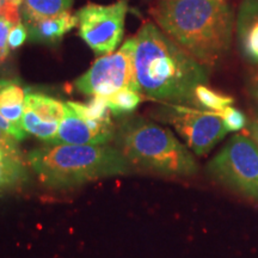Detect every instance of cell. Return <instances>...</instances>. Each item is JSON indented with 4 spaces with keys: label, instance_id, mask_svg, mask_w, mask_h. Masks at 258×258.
<instances>
[{
    "label": "cell",
    "instance_id": "obj_1",
    "mask_svg": "<svg viewBox=\"0 0 258 258\" xmlns=\"http://www.w3.org/2000/svg\"><path fill=\"white\" fill-rule=\"evenodd\" d=\"M134 37L135 74L143 96L163 104L195 106V89L208 83L206 67L153 22H145Z\"/></svg>",
    "mask_w": 258,
    "mask_h": 258
},
{
    "label": "cell",
    "instance_id": "obj_2",
    "mask_svg": "<svg viewBox=\"0 0 258 258\" xmlns=\"http://www.w3.org/2000/svg\"><path fill=\"white\" fill-rule=\"evenodd\" d=\"M150 14L202 66H214L230 50L235 22L225 0H156Z\"/></svg>",
    "mask_w": 258,
    "mask_h": 258
},
{
    "label": "cell",
    "instance_id": "obj_3",
    "mask_svg": "<svg viewBox=\"0 0 258 258\" xmlns=\"http://www.w3.org/2000/svg\"><path fill=\"white\" fill-rule=\"evenodd\" d=\"M28 164L44 185L70 189L93 180L132 172L128 160L115 146L50 145L34 148Z\"/></svg>",
    "mask_w": 258,
    "mask_h": 258
},
{
    "label": "cell",
    "instance_id": "obj_4",
    "mask_svg": "<svg viewBox=\"0 0 258 258\" xmlns=\"http://www.w3.org/2000/svg\"><path fill=\"white\" fill-rule=\"evenodd\" d=\"M115 147L132 166L170 177L198 172L195 158L170 129L143 116H127L115 132Z\"/></svg>",
    "mask_w": 258,
    "mask_h": 258
},
{
    "label": "cell",
    "instance_id": "obj_5",
    "mask_svg": "<svg viewBox=\"0 0 258 258\" xmlns=\"http://www.w3.org/2000/svg\"><path fill=\"white\" fill-rule=\"evenodd\" d=\"M207 172L222 184L258 199V147L246 134H235L209 161Z\"/></svg>",
    "mask_w": 258,
    "mask_h": 258
},
{
    "label": "cell",
    "instance_id": "obj_6",
    "mask_svg": "<svg viewBox=\"0 0 258 258\" xmlns=\"http://www.w3.org/2000/svg\"><path fill=\"white\" fill-rule=\"evenodd\" d=\"M135 37L128 38L116 53L101 56L74 82L80 93L109 97L118 90L131 88L140 92L135 74Z\"/></svg>",
    "mask_w": 258,
    "mask_h": 258
},
{
    "label": "cell",
    "instance_id": "obj_7",
    "mask_svg": "<svg viewBox=\"0 0 258 258\" xmlns=\"http://www.w3.org/2000/svg\"><path fill=\"white\" fill-rule=\"evenodd\" d=\"M152 116L172 125L186 146L198 156L207 154L228 133L217 112L192 106L163 104Z\"/></svg>",
    "mask_w": 258,
    "mask_h": 258
},
{
    "label": "cell",
    "instance_id": "obj_8",
    "mask_svg": "<svg viewBox=\"0 0 258 258\" xmlns=\"http://www.w3.org/2000/svg\"><path fill=\"white\" fill-rule=\"evenodd\" d=\"M127 11V0H118L110 5L90 3L76 12L79 36L96 55H109L120 46Z\"/></svg>",
    "mask_w": 258,
    "mask_h": 258
},
{
    "label": "cell",
    "instance_id": "obj_9",
    "mask_svg": "<svg viewBox=\"0 0 258 258\" xmlns=\"http://www.w3.org/2000/svg\"><path fill=\"white\" fill-rule=\"evenodd\" d=\"M234 29L241 56L251 63L258 64V0H243Z\"/></svg>",
    "mask_w": 258,
    "mask_h": 258
},
{
    "label": "cell",
    "instance_id": "obj_10",
    "mask_svg": "<svg viewBox=\"0 0 258 258\" xmlns=\"http://www.w3.org/2000/svg\"><path fill=\"white\" fill-rule=\"evenodd\" d=\"M114 134L103 133L92 129L83 118L70 109L66 117L60 122L59 131L50 141V145H105L114 140Z\"/></svg>",
    "mask_w": 258,
    "mask_h": 258
},
{
    "label": "cell",
    "instance_id": "obj_11",
    "mask_svg": "<svg viewBox=\"0 0 258 258\" xmlns=\"http://www.w3.org/2000/svg\"><path fill=\"white\" fill-rule=\"evenodd\" d=\"M76 27H78V19L76 15L71 14V11H64L54 17L25 24L28 40L31 43L46 44L50 47L57 46L64 35Z\"/></svg>",
    "mask_w": 258,
    "mask_h": 258
},
{
    "label": "cell",
    "instance_id": "obj_12",
    "mask_svg": "<svg viewBox=\"0 0 258 258\" xmlns=\"http://www.w3.org/2000/svg\"><path fill=\"white\" fill-rule=\"evenodd\" d=\"M27 172L25 161L18 146H0V191L25 182Z\"/></svg>",
    "mask_w": 258,
    "mask_h": 258
},
{
    "label": "cell",
    "instance_id": "obj_13",
    "mask_svg": "<svg viewBox=\"0 0 258 258\" xmlns=\"http://www.w3.org/2000/svg\"><path fill=\"white\" fill-rule=\"evenodd\" d=\"M25 109L34 111L42 120L48 122H61L69 114L70 108L66 103L57 101L53 97L27 91Z\"/></svg>",
    "mask_w": 258,
    "mask_h": 258
},
{
    "label": "cell",
    "instance_id": "obj_14",
    "mask_svg": "<svg viewBox=\"0 0 258 258\" xmlns=\"http://www.w3.org/2000/svg\"><path fill=\"white\" fill-rule=\"evenodd\" d=\"M73 0H24L21 9L23 24H29L41 19L54 17L70 11Z\"/></svg>",
    "mask_w": 258,
    "mask_h": 258
},
{
    "label": "cell",
    "instance_id": "obj_15",
    "mask_svg": "<svg viewBox=\"0 0 258 258\" xmlns=\"http://www.w3.org/2000/svg\"><path fill=\"white\" fill-rule=\"evenodd\" d=\"M143 99L144 96L141 92L131 88H124L106 97V104L112 116L124 118L133 114Z\"/></svg>",
    "mask_w": 258,
    "mask_h": 258
},
{
    "label": "cell",
    "instance_id": "obj_16",
    "mask_svg": "<svg viewBox=\"0 0 258 258\" xmlns=\"http://www.w3.org/2000/svg\"><path fill=\"white\" fill-rule=\"evenodd\" d=\"M74 114L85 121H106L111 120V112L106 104V97L93 96L88 103L66 102Z\"/></svg>",
    "mask_w": 258,
    "mask_h": 258
},
{
    "label": "cell",
    "instance_id": "obj_17",
    "mask_svg": "<svg viewBox=\"0 0 258 258\" xmlns=\"http://www.w3.org/2000/svg\"><path fill=\"white\" fill-rule=\"evenodd\" d=\"M60 122H48L42 120L34 111L25 109L21 121V128L27 134H31L40 140L48 143L55 137L59 131Z\"/></svg>",
    "mask_w": 258,
    "mask_h": 258
},
{
    "label": "cell",
    "instance_id": "obj_18",
    "mask_svg": "<svg viewBox=\"0 0 258 258\" xmlns=\"http://www.w3.org/2000/svg\"><path fill=\"white\" fill-rule=\"evenodd\" d=\"M194 95H195V106L202 110L220 112L234 103V99L231 96L215 91L208 88L206 84L199 85L195 89Z\"/></svg>",
    "mask_w": 258,
    "mask_h": 258
},
{
    "label": "cell",
    "instance_id": "obj_19",
    "mask_svg": "<svg viewBox=\"0 0 258 258\" xmlns=\"http://www.w3.org/2000/svg\"><path fill=\"white\" fill-rule=\"evenodd\" d=\"M27 90L16 80L2 79L0 82V109L24 106Z\"/></svg>",
    "mask_w": 258,
    "mask_h": 258
},
{
    "label": "cell",
    "instance_id": "obj_20",
    "mask_svg": "<svg viewBox=\"0 0 258 258\" xmlns=\"http://www.w3.org/2000/svg\"><path fill=\"white\" fill-rule=\"evenodd\" d=\"M224 122L228 132H238L247 125V118L243 111L238 110L233 106H228L220 112H217Z\"/></svg>",
    "mask_w": 258,
    "mask_h": 258
},
{
    "label": "cell",
    "instance_id": "obj_21",
    "mask_svg": "<svg viewBox=\"0 0 258 258\" xmlns=\"http://www.w3.org/2000/svg\"><path fill=\"white\" fill-rule=\"evenodd\" d=\"M14 24L4 16H0V62L9 55V35Z\"/></svg>",
    "mask_w": 258,
    "mask_h": 258
},
{
    "label": "cell",
    "instance_id": "obj_22",
    "mask_svg": "<svg viewBox=\"0 0 258 258\" xmlns=\"http://www.w3.org/2000/svg\"><path fill=\"white\" fill-rule=\"evenodd\" d=\"M28 40V30L25 25L18 23L11 28L9 35V47L10 49H18L24 44V42Z\"/></svg>",
    "mask_w": 258,
    "mask_h": 258
},
{
    "label": "cell",
    "instance_id": "obj_23",
    "mask_svg": "<svg viewBox=\"0 0 258 258\" xmlns=\"http://www.w3.org/2000/svg\"><path fill=\"white\" fill-rule=\"evenodd\" d=\"M2 82V80H0ZM0 128L8 133L9 135H11L12 138H15L17 141H22L27 138V133L18 125H15L12 123H10L9 121H6L2 115H0Z\"/></svg>",
    "mask_w": 258,
    "mask_h": 258
},
{
    "label": "cell",
    "instance_id": "obj_24",
    "mask_svg": "<svg viewBox=\"0 0 258 258\" xmlns=\"http://www.w3.org/2000/svg\"><path fill=\"white\" fill-rule=\"evenodd\" d=\"M247 90H249L250 96L252 97L253 101L258 105V64L251 70L249 74V80H247Z\"/></svg>",
    "mask_w": 258,
    "mask_h": 258
},
{
    "label": "cell",
    "instance_id": "obj_25",
    "mask_svg": "<svg viewBox=\"0 0 258 258\" xmlns=\"http://www.w3.org/2000/svg\"><path fill=\"white\" fill-rule=\"evenodd\" d=\"M246 135L253 141L254 144H256V146L258 147V116H254L252 120L247 123Z\"/></svg>",
    "mask_w": 258,
    "mask_h": 258
},
{
    "label": "cell",
    "instance_id": "obj_26",
    "mask_svg": "<svg viewBox=\"0 0 258 258\" xmlns=\"http://www.w3.org/2000/svg\"><path fill=\"white\" fill-rule=\"evenodd\" d=\"M0 146H8V147H17L18 141L11 135L5 133L2 128H0Z\"/></svg>",
    "mask_w": 258,
    "mask_h": 258
},
{
    "label": "cell",
    "instance_id": "obj_27",
    "mask_svg": "<svg viewBox=\"0 0 258 258\" xmlns=\"http://www.w3.org/2000/svg\"><path fill=\"white\" fill-rule=\"evenodd\" d=\"M6 2L8 3H11V4H14V5H16V6H21V4L22 3H24V0H6Z\"/></svg>",
    "mask_w": 258,
    "mask_h": 258
}]
</instances>
